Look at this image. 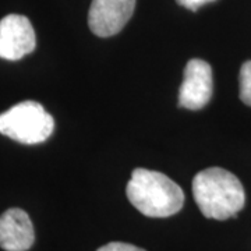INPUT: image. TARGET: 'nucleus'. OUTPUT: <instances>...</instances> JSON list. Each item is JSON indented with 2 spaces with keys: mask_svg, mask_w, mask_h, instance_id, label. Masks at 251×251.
Returning <instances> with one entry per match:
<instances>
[{
  "mask_svg": "<svg viewBox=\"0 0 251 251\" xmlns=\"http://www.w3.org/2000/svg\"><path fill=\"white\" fill-rule=\"evenodd\" d=\"M193 196L202 215L225 221L236 216L246 204L240 180L222 168H208L193 179Z\"/></svg>",
  "mask_w": 251,
  "mask_h": 251,
  "instance_id": "f257e3e1",
  "label": "nucleus"
},
{
  "mask_svg": "<svg viewBox=\"0 0 251 251\" xmlns=\"http://www.w3.org/2000/svg\"><path fill=\"white\" fill-rule=\"evenodd\" d=\"M126 194L135 209L150 218L175 215L184 204V193L179 184L161 172L143 168L133 171Z\"/></svg>",
  "mask_w": 251,
  "mask_h": 251,
  "instance_id": "f03ea898",
  "label": "nucleus"
},
{
  "mask_svg": "<svg viewBox=\"0 0 251 251\" xmlns=\"http://www.w3.org/2000/svg\"><path fill=\"white\" fill-rule=\"evenodd\" d=\"M54 130V120L35 100H24L0 113V133L25 145L46 141Z\"/></svg>",
  "mask_w": 251,
  "mask_h": 251,
  "instance_id": "7ed1b4c3",
  "label": "nucleus"
},
{
  "mask_svg": "<svg viewBox=\"0 0 251 251\" xmlns=\"http://www.w3.org/2000/svg\"><path fill=\"white\" fill-rule=\"evenodd\" d=\"M35 46V31L25 16L9 14L0 20V59L20 60Z\"/></svg>",
  "mask_w": 251,
  "mask_h": 251,
  "instance_id": "20e7f679",
  "label": "nucleus"
},
{
  "mask_svg": "<svg viewBox=\"0 0 251 251\" xmlns=\"http://www.w3.org/2000/svg\"><path fill=\"white\" fill-rule=\"evenodd\" d=\"M214 77L211 66L201 59H191L186 64L179 91V106L190 110L202 109L212 98Z\"/></svg>",
  "mask_w": 251,
  "mask_h": 251,
  "instance_id": "39448f33",
  "label": "nucleus"
},
{
  "mask_svg": "<svg viewBox=\"0 0 251 251\" xmlns=\"http://www.w3.org/2000/svg\"><path fill=\"white\" fill-rule=\"evenodd\" d=\"M135 0H92L88 25L97 36L108 38L119 34L131 18Z\"/></svg>",
  "mask_w": 251,
  "mask_h": 251,
  "instance_id": "423d86ee",
  "label": "nucleus"
},
{
  "mask_svg": "<svg viewBox=\"0 0 251 251\" xmlns=\"http://www.w3.org/2000/svg\"><path fill=\"white\" fill-rule=\"evenodd\" d=\"M35 242L31 218L21 208H10L0 215V249L28 251Z\"/></svg>",
  "mask_w": 251,
  "mask_h": 251,
  "instance_id": "0eeeda50",
  "label": "nucleus"
},
{
  "mask_svg": "<svg viewBox=\"0 0 251 251\" xmlns=\"http://www.w3.org/2000/svg\"><path fill=\"white\" fill-rule=\"evenodd\" d=\"M239 81H240V99L243 103L251 106V60L243 63Z\"/></svg>",
  "mask_w": 251,
  "mask_h": 251,
  "instance_id": "6e6552de",
  "label": "nucleus"
},
{
  "mask_svg": "<svg viewBox=\"0 0 251 251\" xmlns=\"http://www.w3.org/2000/svg\"><path fill=\"white\" fill-rule=\"evenodd\" d=\"M98 251H145L140 247H137L134 244H128V243L122 242H112L99 247Z\"/></svg>",
  "mask_w": 251,
  "mask_h": 251,
  "instance_id": "1a4fd4ad",
  "label": "nucleus"
},
{
  "mask_svg": "<svg viewBox=\"0 0 251 251\" xmlns=\"http://www.w3.org/2000/svg\"><path fill=\"white\" fill-rule=\"evenodd\" d=\"M181 7L191 10V11H197L201 6H204L206 3H212L215 0H176Z\"/></svg>",
  "mask_w": 251,
  "mask_h": 251,
  "instance_id": "9d476101",
  "label": "nucleus"
}]
</instances>
